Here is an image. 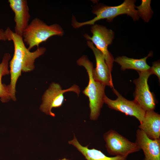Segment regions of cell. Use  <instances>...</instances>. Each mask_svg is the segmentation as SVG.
Masks as SVG:
<instances>
[{"mask_svg": "<svg viewBox=\"0 0 160 160\" xmlns=\"http://www.w3.org/2000/svg\"><path fill=\"white\" fill-rule=\"evenodd\" d=\"M150 70L152 74H154L158 77L159 80H160V63L158 61L153 63L151 67Z\"/></svg>", "mask_w": 160, "mask_h": 160, "instance_id": "d6986e66", "label": "cell"}, {"mask_svg": "<svg viewBox=\"0 0 160 160\" xmlns=\"http://www.w3.org/2000/svg\"><path fill=\"white\" fill-rule=\"evenodd\" d=\"M137 71L139 77L133 81L135 85L134 94V100L145 111L154 110L156 101L153 94L150 90L148 83V78L151 73L150 69L145 71Z\"/></svg>", "mask_w": 160, "mask_h": 160, "instance_id": "ba28073f", "label": "cell"}, {"mask_svg": "<svg viewBox=\"0 0 160 160\" xmlns=\"http://www.w3.org/2000/svg\"><path fill=\"white\" fill-rule=\"evenodd\" d=\"M11 58L9 53H5L0 64V98L3 103L8 102L11 100L7 85L2 83V76L8 75L10 73L8 65Z\"/></svg>", "mask_w": 160, "mask_h": 160, "instance_id": "e0dca14e", "label": "cell"}, {"mask_svg": "<svg viewBox=\"0 0 160 160\" xmlns=\"http://www.w3.org/2000/svg\"><path fill=\"white\" fill-rule=\"evenodd\" d=\"M10 8L15 14V24L14 33L22 37L25 30L28 25L30 18L26 0H9Z\"/></svg>", "mask_w": 160, "mask_h": 160, "instance_id": "8fae6325", "label": "cell"}, {"mask_svg": "<svg viewBox=\"0 0 160 160\" xmlns=\"http://www.w3.org/2000/svg\"><path fill=\"white\" fill-rule=\"evenodd\" d=\"M136 136L135 142L144 153L143 160H160V139H151L140 129Z\"/></svg>", "mask_w": 160, "mask_h": 160, "instance_id": "7c38bea8", "label": "cell"}, {"mask_svg": "<svg viewBox=\"0 0 160 160\" xmlns=\"http://www.w3.org/2000/svg\"><path fill=\"white\" fill-rule=\"evenodd\" d=\"M8 41H12L14 47V55L22 63V71L28 72L33 70L35 68V60L44 54L46 49L38 47L33 52H31L25 46L22 37L13 32L8 27L5 31Z\"/></svg>", "mask_w": 160, "mask_h": 160, "instance_id": "277c9868", "label": "cell"}, {"mask_svg": "<svg viewBox=\"0 0 160 160\" xmlns=\"http://www.w3.org/2000/svg\"><path fill=\"white\" fill-rule=\"evenodd\" d=\"M0 40L6 41L8 40L7 36L5 31L0 28Z\"/></svg>", "mask_w": 160, "mask_h": 160, "instance_id": "ffe728a7", "label": "cell"}, {"mask_svg": "<svg viewBox=\"0 0 160 160\" xmlns=\"http://www.w3.org/2000/svg\"><path fill=\"white\" fill-rule=\"evenodd\" d=\"M138 127L150 138L160 139V114L154 110L145 111L143 120Z\"/></svg>", "mask_w": 160, "mask_h": 160, "instance_id": "4fadbf2b", "label": "cell"}, {"mask_svg": "<svg viewBox=\"0 0 160 160\" xmlns=\"http://www.w3.org/2000/svg\"><path fill=\"white\" fill-rule=\"evenodd\" d=\"M87 44L92 51L95 58L96 67L93 71L94 79L105 86L114 88L111 73L105 62L103 54L91 41H87Z\"/></svg>", "mask_w": 160, "mask_h": 160, "instance_id": "30bf717a", "label": "cell"}, {"mask_svg": "<svg viewBox=\"0 0 160 160\" xmlns=\"http://www.w3.org/2000/svg\"><path fill=\"white\" fill-rule=\"evenodd\" d=\"M11 81L10 84L7 85L11 99L16 101V85L17 81L21 76L23 70V66L21 63L13 55L10 62Z\"/></svg>", "mask_w": 160, "mask_h": 160, "instance_id": "2e32d148", "label": "cell"}, {"mask_svg": "<svg viewBox=\"0 0 160 160\" xmlns=\"http://www.w3.org/2000/svg\"><path fill=\"white\" fill-rule=\"evenodd\" d=\"M151 0H142L140 5L136 7L139 17H141L146 22H148L153 14L151 7Z\"/></svg>", "mask_w": 160, "mask_h": 160, "instance_id": "ac0fdd59", "label": "cell"}, {"mask_svg": "<svg viewBox=\"0 0 160 160\" xmlns=\"http://www.w3.org/2000/svg\"><path fill=\"white\" fill-rule=\"evenodd\" d=\"M135 2L134 0H125L120 5L114 6L97 5L95 6L92 11L93 13L96 15L94 18L85 22H79L73 16L72 25L74 28H77L84 25H93L96 22L103 19L110 22L116 16L122 14L129 16L134 21L138 20L139 17L136 8Z\"/></svg>", "mask_w": 160, "mask_h": 160, "instance_id": "7a4b0ae2", "label": "cell"}, {"mask_svg": "<svg viewBox=\"0 0 160 160\" xmlns=\"http://www.w3.org/2000/svg\"><path fill=\"white\" fill-rule=\"evenodd\" d=\"M76 63L78 65L84 67L87 72L89 83L82 92L89 98L90 110L89 118L91 120L96 121L99 116L101 109L104 103V99L105 95V90L106 86L94 79L93 75V64L87 56H82L78 60Z\"/></svg>", "mask_w": 160, "mask_h": 160, "instance_id": "6da1fadb", "label": "cell"}, {"mask_svg": "<svg viewBox=\"0 0 160 160\" xmlns=\"http://www.w3.org/2000/svg\"><path fill=\"white\" fill-rule=\"evenodd\" d=\"M71 91L76 93L79 96L80 89L76 84L73 85L67 89H63L59 84L52 83L42 96V102L40 109L47 115L55 117V114L52 112V108L61 107L64 100V94Z\"/></svg>", "mask_w": 160, "mask_h": 160, "instance_id": "8992f818", "label": "cell"}, {"mask_svg": "<svg viewBox=\"0 0 160 160\" xmlns=\"http://www.w3.org/2000/svg\"><path fill=\"white\" fill-rule=\"evenodd\" d=\"M152 55L151 52L147 56L140 59L129 58L124 56H118L114 59V61L121 66V69L122 71L132 69L137 71H145L150 68L151 67L147 64L146 60Z\"/></svg>", "mask_w": 160, "mask_h": 160, "instance_id": "9a60e30c", "label": "cell"}, {"mask_svg": "<svg viewBox=\"0 0 160 160\" xmlns=\"http://www.w3.org/2000/svg\"><path fill=\"white\" fill-rule=\"evenodd\" d=\"M68 143L75 147L87 160H127V157H108L100 150L94 148L89 149L88 146H83L80 143L75 135L73 139L69 141Z\"/></svg>", "mask_w": 160, "mask_h": 160, "instance_id": "5bb4252c", "label": "cell"}, {"mask_svg": "<svg viewBox=\"0 0 160 160\" xmlns=\"http://www.w3.org/2000/svg\"><path fill=\"white\" fill-rule=\"evenodd\" d=\"M103 138L107 152L112 156L127 157L140 150L135 142L130 141L114 130L110 129L105 133Z\"/></svg>", "mask_w": 160, "mask_h": 160, "instance_id": "52a82bcc", "label": "cell"}, {"mask_svg": "<svg viewBox=\"0 0 160 160\" xmlns=\"http://www.w3.org/2000/svg\"><path fill=\"white\" fill-rule=\"evenodd\" d=\"M64 33L59 25H48L37 17L34 18L24 31L22 38L28 46L29 50L34 47L38 48L42 42L54 36H62Z\"/></svg>", "mask_w": 160, "mask_h": 160, "instance_id": "3957f363", "label": "cell"}, {"mask_svg": "<svg viewBox=\"0 0 160 160\" xmlns=\"http://www.w3.org/2000/svg\"><path fill=\"white\" fill-rule=\"evenodd\" d=\"M58 160H69L68 159H66L65 158H63V159H59Z\"/></svg>", "mask_w": 160, "mask_h": 160, "instance_id": "44dd1931", "label": "cell"}, {"mask_svg": "<svg viewBox=\"0 0 160 160\" xmlns=\"http://www.w3.org/2000/svg\"><path fill=\"white\" fill-rule=\"evenodd\" d=\"M112 90L117 96V98L115 100H112L105 95L104 103L111 109L120 111L127 115L135 117L141 123L143 120L145 111L134 100H127L114 88Z\"/></svg>", "mask_w": 160, "mask_h": 160, "instance_id": "9c48e42d", "label": "cell"}, {"mask_svg": "<svg viewBox=\"0 0 160 160\" xmlns=\"http://www.w3.org/2000/svg\"><path fill=\"white\" fill-rule=\"evenodd\" d=\"M91 31L92 34V36L87 34H85L84 36L87 40L91 41L102 53L111 73L114 59L108 50V47L112 44L114 38V32L112 30L108 29L104 26L97 24L92 25Z\"/></svg>", "mask_w": 160, "mask_h": 160, "instance_id": "5b68a950", "label": "cell"}]
</instances>
